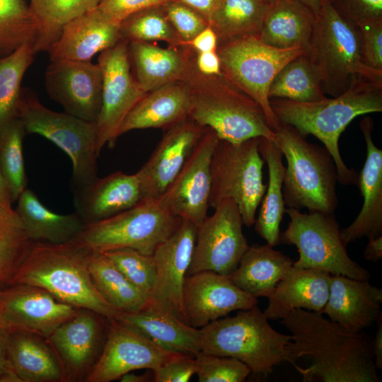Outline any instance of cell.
I'll return each instance as SVG.
<instances>
[{
  "label": "cell",
  "instance_id": "3957f363",
  "mask_svg": "<svg viewBox=\"0 0 382 382\" xmlns=\"http://www.w3.org/2000/svg\"><path fill=\"white\" fill-rule=\"evenodd\" d=\"M93 253L79 239L57 244L34 242L12 284L37 286L62 302L115 318L119 312L93 282L89 268Z\"/></svg>",
  "mask_w": 382,
  "mask_h": 382
},
{
  "label": "cell",
  "instance_id": "e7e4bbea",
  "mask_svg": "<svg viewBox=\"0 0 382 382\" xmlns=\"http://www.w3.org/2000/svg\"><path fill=\"white\" fill-rule=\"evenodd\" d=\"M1 291V290H0Z\"/></svg>",
  "mask_w": 382,
  "mask_h": 382
},
{
  "label": "cell",
  "instance_id": "ab89813d",
  "mask_svg": "<svg viewBox=\"0 0 382 382\" xmlns=\"http://www.w3.org/2000/svg\"><path fill=\"white\" fill-rule=\"evenodd\" d=\"M34 55L33 45L25 44L10 54L0 57V133L18 118L21 82Z\"/></svg>",
  "mask_w": 382,
  "mask_h": 382
},
{
  "label": "cell",
  "instance_id": "6f0895ef",
  "mask_svg": "<svg viewBox=\"0 0 382 382\" xmlns=\"http://www.w3.org/2000/svg\"><path fill=\"white\" fill-rule=\"evenodd\" d=\"M8 328L0 323V381L3 376L10 370L11 367L6 349V342Z\"/></svg>",
  "mask_w": 382,
  "mask_h": 382
},
{
  "label": "cell",
  "instance_id": "7a4b0ae2",
  "mask_svg": "<svg viewBox=\"0 0 382 382\" xmlns=\"http://www.w3.org/2000/svg\"><path fill=\"white\" fill-rule=\"evenodd\" d=\"M270 107L280 123L295 128L304 137L313 135L332 156L342 185H357L358 173L342 158L339 139L357 117L382 111V79L356 76L340 96L301 103L270 98Z\"/></svg>",
  "mask_w": 382,
  "mask_h": 382
},
{
  "label": "cell",
  "instance_id": "4316f807",
  "mask_svg": "<svg viewBox=\"0 0 382 382\" xmlns=\"http://www.w3.org/2000/svg\"><path fill=\"white\" fill-rule=\"evenodd\" d=\"M134 77L146 93L162 86L183 81L195 52L187 46L161 47L152 42H128Z\"/></svg>",
  "mask_w": 382,
  "mask_h": 382
},
{
  "label": "cell",
  "instance_id": "8fae6325",
  "mask_svg": "<svg viewBox=\"0 0 382 382\" xmlns=\"http://www.w3.org/2000/svg\"><path fill=\"white\" fill-rule=\"evenodd\" d=\"M216 52L221 75L260 105L270 127L275 132L281 123L270 107V87L278 72L304 50L276 48L257 35H250L219 43Z\"/></svg>",
  "mask_w": 382,
  "mask_h": 382
},
{
  "label": "cell",
  "instance_id": "277c9868",
  "mask_svg": "<svg viewBox=\"0 0 382 382\" xmlns=\"http://www.w3.org/2000/svg\"><path fill=\"white\" fill-rule=\"evenodd\" d=\"M182 82L190 95L188 117L212 129L219 139L231 143L255 137L274 140L275 132L260 105L221 74L199 72L195 57Z\"/></svg>",
  "mask_w": 382,
  "mask_h": 382
},
{
  "label": "cell",
  "instance_id": "9f6ffc18",
  "mask_svg": "<svg viewBox=\"0 0 382 382\" xmlns=\"http://www.w3.org/2000/svg\"><path fill=\"white\" fill-rule=\"evenodd\" d=\"M377 322V331L375 337L371 342V353L375 366L378 369H382V316L381 315Z\"/></svg>",
  "mask_w": 382,
  "mask_h": 382
},
{
  "label": "cell",
  "instance_id": "f1b7e54d",
  "mask_svg": "<svg viewBox=\"0 0 382 382\" xmlns=\"http://www.w3.org/2000/svg\"><path fill=\"white\" fill-rule=\"evenodd\" d=\"M8 328V361L22 382H64L60 361L47 338L27 330Z\"/></svg>",
  "mask_w": 382,
  "mask_h": 382
},
{
  "label": "cell",
  "instance_id": "11a10c76",
  "mask_svg": "<svg viewBox=\"0 0 382 382\" xmlns=\"http://www.w3.org/2000/svg\"><path fill=\"white\" fill-rule=\"evenodd\" d=\"M190 6L203 17L209 23V20L216 8L219 0H176Z\"/></svg>",
  "mask_w": 382,
  "mask_h": 382
},
{
  "label": "cell",
  "instance_id": "4fadbf2b",
  "mask_svg": "<svg viewBox=\"0 0 382 382\" xmlns=\"http://www.w3.org/2000/svg\"><path fill=\"white\" fill-rule=\"evenodd\" d=\"M98 64L102 72L101 107L96 121L100 156L106 144L115 145L124 120L145 93L134 77L125 40L101 52Z\"/></svg>",
  "mask_w": 382,
  "mask_h": 382
},
{
  "label": "cell",
  "instance_id": "db71d44e",
  "mask_svg": "<svg viewBox=\"0 0 382 382\" xmlns=\"http://www.w3.org/2000/svg\"><path fill=\"white\" fill-rule=\"evenodd\" d=\"M195 66L197 70L206 75H221L220 59L216 51L195 52Z\"/></svg>",
  "mask_w": 382,
  "mask_h": 382
},
{
  "label": "cell",
  "instance_id": "6125c7cd",
  "mask_svg": "<svg viewBox=\"0 0 382 382\" xmlns=\"http://www.w3.org/2000/svg\"><path fill=\"white\" fill-rule=\"evenodd\" d=\"M296 1H298L301 2V4H303V5H305L306 6H307L308 8H310L313 11V13L315 15L318 12L320 9V4H321V0H296Z\"/></svg>",
  "mask_w": 382,
  "mask_h": 382
},
{
  "label": "cell",
  "instance_id": "8d00e7d4",
  "mask_svg": "<svg viewBox=\"0 0 382 382\" xmlns=\"http://www.w3.org/2000/svg\"><path fill=\"white\" fill-rule=\"evenodd\" d=\"M270 5L265 0H219L209 20L218 44L257 35Z\"/></svg>",
  "mask_w": 382,
  "mask_h": 382
},
{
  "label": "cell",
  "instance_id": "2e32d148",
  "mask_svg": "<svg viewBox=\"0 0 382 382\" xmlns=\"http://www.w3.org/2000/svg\"><path fill=\"white\" fill-rule=\"evenodd\" d=\"M184 355L162 347L139 330L110 318L107 340L86 382H110L134 370L155 369Z\"/></svg>",
  "mask_w": 382,
  "mask_h": 382
},
{
  "label": "cell",
  "instance_id": "83f0119b",
  "mask_svg": "<svg viewBox=\"0 0 382 382\" xmlns=\"http://www.w3.org/2000/svg\"><path fill=\"white\" fill-rule=\"evenodd\" d=\"M331 274L292 266L267 297L264 314L268 320H281L295 309L322 311L329 296Z\"/></svg>",
  "mask_w": 382,
  "mask_h": 382
},
{
  "label": "cell",
  "instance_id": "44dd1931",
  "mask_svg": "<svg viewBox=\"0 0 382 382\" xmlns=\"http://www.w3.org/2000/svg\"><path fill=\"white\" fill-rule=\"evenodd\" d=\"M196 233L195 226L182 219L176 231L153 254L156 274L148 305L170 313L183 322V288L192 257Z\"/></svg>",
  "mask_w": 382,
  "mask_h": 382
},
{
  "label": "cell",
  "instance_id": "5b68a950",
  "mask_svg": "<svg viewBox=\"0 0 382 382\" xmlns=\"http://www.w3.org/2000/svg\"><path fill=\"white\" fill-rule=\"evenodd\" d=\"M273 141L286 161L283 196L288 208L334 214L338 204L335 161L325 148L308 142L293 127L282 124Z\"/></svg>",
  "mask_w": 382,
  "mask_h": 382
},
{
  "label": "cell",
  "instance_id": "91938a15",
  "mask_svg": "<svg viewBox=\"0 0 382 382\" xmlns=\"http://www.w3.org/2000/svg\"><path fill=\"white\" fill-rule=\"evenodd\" d=\"M121 382H149L153 381L151 380V374L149 372H146L143 374H136L134 373L128 372L120 378Z\"/></svg>",
  "mask_w": 382,
  "mask_h": 382
},
{
  "label": "cell",
  "instance_id": "5bb4252c",
  "mask_svg": "<svg viewBox=\"0 0 382 382\" xmlns=\"http://www.w3.org/2000/svg\"><path fill=\"white\" fill-rule=\"evenodd\" d=\"M214 212L197 228L195 245L187 275L212 271L229 276L250 245L243 233L238 206L232 199L221 200Z\"/></svg>",
  "mask_w": 382,
  "mask_h": 382
},
{
  "label": "cell",
  "instance_id": "7c38bea8",
  "mask_svg": "<svg viewBox=\"0 0 382 382\" xmlns=\"http://www.w3.org/2000/svg\"><path fill=\"white\" fill-rule=\"evenodd\" d=\"M286 213L290 221L280 233V242L297 248L294 266L369 281V272L349 256L334 214L302 213L293 208Z\"/></svg>",
  "mask_w": 382,
  "mask_h": 382
},
{
  "label": "cell",
  "instance_id": "bcb514c9",
  "mask_svg": "<svg viewBox=\"0 0 382 382\" xmlns=\"http://www.w3.org/2000/svg\"><path fill=\"white\" fill-rule=\"evenodd\" d=\"M195 359L199 382H243L251 373L245 363L233 357L199 352Z\"/></svg>",
  "mask_w": 382,
  "mask_h": 382
},
{
  "label": "cell",
  "instance_id": "9a60e30c",
  "mask_svg": "<svg viewBox=\"0 0 382 382\" xmlns=\"http://www.w3.org/2000/svg\"><path fill=\"white\" fill-rule=\"evenodd\" d=\"M110 319L81 308L47 338L62 364L64 382H86L103 352Z\"/></svg>",
  "mask_w": 382,
  "mask_h": 382
},
{
  "label": "cell",
  "instance_id": "7402d4cb",
  "mask_svg": "<svg viewBox=\"0 0 382 382\" xmlns=\"http://www.w3.org/2000/svg\"><path fill=\"white\" fill-rule=\"evenodd\" d=\"M206 127L189 117L166 129L145 163L137 172L145 197H160L177 176Z\"/></svg>",
  "mask_w": 382,
  "mask_h": 382
},
{
  "label": "cell",
  "instance_id": "d4e9b609",
  "mask_svg": "<svg viewBox=\"0 0 382 382\" xmlns=\"http://www.w3.org/2000/svg\"><path fill=\"white\" fill-rule=\"evenodd\" d=\"M121 40L120 24L95 8L67 22L47 52L50 62L91 61L93 55Z\"/></svg>",
  "mask_w": 382,
  "mask_h": 382
},
{
  "label": "cell",
  "instance_id": "8992f818",
  "mask_svg": "<svg viewBox=\"0 0 382 382\" xmlns=\"http://www.w3.org/2000/svg\"><path fill=\"white\" fill-rule=\"evenodd\" d=\"M200 333L201 352L236 358L255 375L267 377L287 361L291 335L274 330L257 306L214 320Z\"/></svg>",
  "mask_w": 382,
  "mask_h": 382
},
{
  "label": "cell",
  "instance_id": "ee69618b",
  "mask_svg": "<svg viewBox=\"0 0 382 382\" xmlns=\"http://www.w3.org/2000/svg\"><path fill=\"white\" fill-rule=\"evenodd\" d=\"M37 33V23L25 0H0V57L25 44L33 46Z\"/></svg>",
  "mask_w": 382,
  "mask_h": 382
},
{
  "label": "cell",
  "instance_id": "52a82bcc",
  "mask_svg": "<svg viewBox=\"0 0 382 382\" xmlns=\"http://www.w3.org/2000/svg\"><path fill=\"white\" fill-rule=\"evenodd\" d=\"M305 54L323 91L332 97L346 91L357 76L382 79V71L362 62L357 26L341 15L330 0H321Z\"/></svg>",
  "mask_w": 382,
  "mask_h": 382
},
{
  "label": "cell",
  "instance_id": "d6a6232c",
  "mask_svg": "<svg viewBox=\"0 0 382 382\" xmlns=\"http://www.w3.org/2000/svg\"><path fill=\"white\" fill-rule=\"evenodd\" d=\"M293 264L291 257L267 244L252 245L228 277L245 293L267 298Z\"/></svg>",
  "mask_w": 382,
  "mask_h": 382
},
{
  "label": "cell",
  "instance_id": "ba28073f",
  "mask_svg": "<svg viewBox=\"0 0 382 382\" xmlns=\"http://www.w3.org/2000/svg\"><path fill=\"white\" fill-rule=\"evenodd\" d=\"M18 118L26 134H37L50 140L67 154L73 166L72 192L98 178L96 122L66 112L45 107L30 90L23 88Z\"/></svg>",
  "mask_w": 382,
  "mask_h": 382
},
{
  "label": "cell",
  "instance_id": "7bdbcfd3",
  "mask_svg": "<svg viewBox=\"0 0 382 382\" xmlns=\"http://www.w3.org/2000/svg\"><path fill=\"white\" fill-rule=\"evenodd\" d=\"M120 24L122 38L127 42L163 41L171 47H183L166 14L163 4L137 11Z\"/></svg>",
  "mask_w": 382,
  "mask_h": 382
},
{
  "label": "cell",
  "instance_id": "cb8c5ba5",
  "mask_svg": "<svg viewBox=\"0 0 382 382\" xmlns=\"http://www.w3.org/2000/svg\"><path fill=\"white\" fill-rule=\"evenodd\" d=\"M73 193L75 212L86 225L120 214L146 198L138 174L121 171L98 177Z\"/></svg>",
  "mask_w": 382,
  "mask_h": 382
},
{
  "label": "cell",
  "instance_id": "816d5d0a",
  "mask_svg": "<svg viewBox=\"0 0 382 382\" xmlns=\"http://www.w3.org/2000/svg\"><path fill=\"white\" fill-rule=\"evenodd\" d=\"M168 0H100L97 8L111 20L120 22L132 13Z\"/></svg>",
  "mask_w": 382,
  "mask_h": 382
},
{
  "label": "cell",
  "instance_id": "e0dca14e",
  "mask_svg": "<svg viewBox=\"0 0 382 382\" xmlns=\"http://www.w3.org/2000/svg\"><path fill=\"white\" fill-rule=\"evenodd\" d=\"M218 139L212 129L205 128L177 176L158 197L173 214L196 228L203 222L209 208L210 163Z\"/></svg>",
  "mask_w": 382,
  "mask_h": 382
},
{
  "label": "cell",
  "instance_id": "680465c9",
  "mask_svg": "<svg viewBox=\"0 0 382 382\" xmlns=\"http://www.w3.org/2000/svg\"><path fill=\"white\" fill-rule=\"evenodd\" d=\"M364 257L367 261L378 262L382 258V236L369 239L364 251Z\"/></svg>",
  "mask_w": 382,
  "mask_h": 382
},
{
  "label": "cell",
  "instance_id": "b9f144b4",
  "mask_svg": "<svg viewBox=\"0 0 382 382\" xmlns=\"http://www.w3.org/2000/svg\"><path fill=\"white\" fill-rule=\"evenodd\" d=\"M26 132L17 118L0 133V170L13 203L27 188V176L23 156V141Z\"/></svg>",
  "mask_w": 382,
  "mask_h": 382
},
{
  "label": "cell",
  "instance_id": "681fc988",
  "mask_svg": "<svg viewBox=\"0 0 382 382\" xmlns=\"http://www.w3.org/2000/svg\"><path fill=\"white\" fill-rule=\"evenodd\" d=\"M345 18L355 25L382 19V0H330Z\"/></svg>",
  "mask_w": 382,
  "mask_h": 382
},
{
  "label": "cell",
  "instance_id": "94428289",
  "mask_svg": "<svg viewBox=\"0 0 382 382\" xmlns=\"http://www.w3.org/2000/svg\"><path fill=\"white\" fill-rule=\"evenodd\" d=\"M12 199L6 188L0 170V204L6 208L12 209Z\"/></svg>",
  "mask_w": 382,
  "mask_h": 382
},
{
  "label": "cell",
  "instance_id": "f35d334b",
  "mask_svg": "<svg viewBox=\"0 0 382 382\" xmlns=\"http://www.w3.org/2000/svg\"><path fill=\"white\" fill-rule=\"evenodd\" d=\"M269 98L308 103L326 98L316 70L305 52L287 63L276 75Z\"/></svg>",
  "mask_w": 382,
  "mask_h": 382
},
{
  "label": "cell",
  "instance_id": "603a6c76",
  "mask_svg": "<svg viewBox=\"0 0 382 382\" xmlns=\"http://www.w3.org/2000/svg\"><path fill=\"white\" fill-rule=\"evenodd\" d=\"M374 126L370 117H365L359 123L366 142V156L358 173L357 186L364 201L356 219L341 230L346 245L361 238L371 239L382 236V150L373 140Z\"/></svg>",
  "mask_w": 382,
  "mask_h": 382
},
{
  "label": "cell",
  "instance_id": "ffe728a7",
  "mask_svg": "<svg viewBox=\"0 0 382 382\" xmlns=\"http://www.w3.org/2000/svg\"><path fill=\"white\" fill-rule=\"evenodd\" d=\"M50 97L65 112L96 122L101 107L102 72L91 61H52L45 74Z\"/></svg>",
  "mask_w": 382,
  "mask_h": 382
},
{
  "label": "cell",
  "instance_id": "f6af8a7d",
  "mask_svg": "<svg viewBox=\"0 0 382 382\" xmlns=\"http://www.w3.org/2000/svg\"><path fill=\"white\" fill-rule=\"evenodd\" d=\"M104 253L149 300L156 274L153 255H145L132 248L115 249Z\"/></svg>",
  "mask_w": 382,
  "mask_h": 382
},
{
  "label": "cell",
  "instance_id": "e575fe53",
  "mask_svg": "<svg viewBox=\"0 0 382 382\" xmlns=\"http://www.w3.org/2000/svg\"><path fill=\"white\" fill-rule=\"evenodd\" d=\"M259 151L267 163L269 178L255 230L267 245L274 247L280 243V224L286 213L282 191L285 166L282 151L273 141L260 137Z\"/></svg>",
  "mask_w": 382,
  "mask_h": 382
},
{
  "label": "cell",
  "instance_id": "ac0fdd59",
  "mask_svg": "<svg viewBox=\"0 0 382 382\" xmlns=\"http://www.w3.org/2000/svg\"><path fill=\"white\" fill-rule=\"evenodd\" d=\"M79 308L32 284H14L0 291V323L47 339Z\"/></svg>",
  "mask_w": 382,
  "mask_h": 382
},
{
  "label": "cell",
  "instance_id": "60d3db41",
  "mask_svg": "<svg viewBox=\"0 0 382 382\" xmlns=\"http://www.w3.org/2000/svg\"><path fill=\"white\" fill-rule=\"evenodd\" d=\"M32 243L15 209L0 204V290L12 284Z\"/></svg>",
  "mask_w": 382,
  "mask_h": 382
},
{
  "label": "cell",
  "instance_id": "1f68e13d",
  "mask_svg": "<svg viewBox=\"0 0 382 382\" xmlns=\"http://www.w3.org/2000/svg\"><path fill=\"white\" fill-rule=\"evenodd\" d=\"M16 212L33 242L64 243L79 238L86 224L76 212L59 214L51 211L35 192L26 188L18 197Z\"/></svg>",
  "mask_w": 382,
  "mask_h": 382
},
{
  "label": "cell",
  "instance_id": "4dcf8cb0",
  "mask_svg": "<svg viewBox=\"0 0 382 382\" xmlns=\"http://www.w3.org/2000/svg\"><path fill=\"white\" fill-rule=\"evenodd\" d=\"M141 332L166 349L195 357L201 352L200 328L170 313L147 305L137 312H120L115 318Z\"/></svg>",
  "mask_w": 382,
  "mask_h": 382
},
{
  "label": "cell",
  "instance_id": "f546056e",
  "mask_svg": "<svg viewBox=\"0 0 382 382\" xmlns=\"http://www.w3.org/2000/svg\"><path fill=\"white\" fill-rule=\"evenodd\" d=\"M190 95L182 82L168 83L146 93L129 112L120 136L134 129L164 130L188 118Z\"/></svg>",
  "mask_w": 382,
  "mask_h": 382
},
{
  "label": "cell",
  "instance_id": "f907efd6",
  "mask_svg": "<svg viewBox=\"0 0 382 382\" xmlns=\"http://www.w3.org/2000/svg\"><path fill=\"white\" fill-rule=\"evenodd\" d=\"M155 382H187L197 372L195 357L180 355L153 369Z\"/></svg>",
  "mask_w": 382,
  "mask_h": 382
},
{
  "label": "cell",
  "instance_id": "836d02e7",
  "mask_svg": "<svg viewBox=\"0 0 382 382\" xmlns=\"http://www.w3.org/2000/svg\"><path fill=\"white\" fill-rule=\"evenodd\" d=\"M315 16L298 1L277 0L270 5L257 36L276 48L300 47L306 51Z\"/></svg>",
  "mask_w": 382,
  "mask_h": 382
},
{
  "label": "cell",
  "instance_id": "30bf717a",
  "mask_svg": "<svg viewBox=\"0 0 382 382\" xmlns=\"http://www.w3.org/2000/svg\"><path fill=\"white\" fill-rule=\"evenodd\" d=\"M260 137L231 143L218 139L210 163L209 206L214 208L224 199L238 206L243 225H254L257 209L266 190L260 151Z\"/></svg>",
  "mask_w": 382,
  "mask_h": 382
},
{
  "label": "cell",
  "instance_id": "7dc6e473",
  "mask_svg": "<svg viewBox=\"0 0 382 382\" xmlns=\"http://www.w3.org/2000/svg\"><path fill=\"white\" fill-rule=\"evenodd\" d=\"M166 14L183 46H186L199 32L209 25L198 12L176 0L163 4Z\"/></svg>",
  "mask_w": 382,
  "mask_h": 382
},
{
  "label": "cell",
  "instance_id": "9c48e42d",
  "mask_svg": "<svg viewBox=\"0 0 382 382\" xmlns=\"http://www.w3.org/2000/svg\"><path fill=\"white\" fill-rule=\"evenodd\" d=\"M181 221L158 197H146L120 214L86 224L78 239L93 252L132 248L152 255Z\"/></svg>",
  "mask_w": 382,
  "mask_h": 382
},
{
  "label": "cell",
  "instance_id": "d590c367",
  "mask_svg": "<svg viewBox=\"0 0 382 382\" xmlns=\"http://www.w3.org/2000/svg\"><path fill=\"white\" fill-rule=\"evenodd\" d=\"M89 268L98 291L119 313L137 312L149 304V297L132 284L104 253H92Z\"/></svg>",
  "mask_w": 382,
  "mask_h": 382
},
{
  "label": "cell",
  "instance_id": "6da1fadb",
  "mask_svg": "<svg viewBox=\"0 0 382 382\" xmlns=\"http://www.w3.org/2000/svg\"><path fill=\"white\" fill-rule=\"evenodd\" d=\"M291 333L287 361L303 381L380 382L370 336L347 330L323 313L295 309L280 320Z\"/></svg>",
  "mask_w": 382,
  "mask_h": 382
},
{
  "label": "cell",
  "instance_id": "d6986e66",
  "mask_svg": "<svg viewBox=\"0 0 382 382\" xmlns=\"http://www.w3.org/2000/svg\"><path fill=\"white\" fill-rule=\"evenodd\" d=\"M257 299L236 286L228 276L212 271L186 275L183 288L185 322L201 328L234 311L249 309Z\"/></svg>",
  "mask_w": 382,
  "mask_h": 382
},
{
  "label": "cell",
  "instance_id": "f5cc1de1",
  "mask_svg": "<svg viewBox=\"0 0 382 382\" xmlns=\"http://www.w3.org/2000/svg\"><path fill=\"white\" fill-rule=\"evenodd\" d=\"M186 46L196 53L216 51L218 37L213 28L209 25L190 41Z\"/></svg>",
  "mask_w": 382,
  "mask_h": 382
},
{
  "label": "cell",
  "instance_id": "74e56055",
  "mask_svg": "<svg viewBox=\"0 0 382 382\" xmlns=\"http://www.w3.org/2000/svg\"><path fill=\"white\" fill-rule=\"evenodd\" d=\"M100 0H30L29 7L37 33L35 54L47 52L58 40L63 26L71 19L97 7Z\"/></svg>",
  "mask_w": 382,
  "mask_h": 382
},
{
  "label": "cell",
  "instance_id": "be15d7a7",
  "mask_svg": "<svg viewBox=\"0 0 382 382\" xmlns=\"http://www.w3.org/2000/svg\"><path fill=\"white\" fill-rule=\"evenodd\" d=\"M266 2H267L269 4H272L277 1V0H265Z\"/></svg>",
  "mask_w": 382,
  "mask_h": 382
},
{
  "label": "cell",
  "instance_id": "484cf974",
  "mask_svg": "<svg viewBox=\"0 0 382 382\" xmlns=\"http://www.w3.org/2000/svg\"><path fill=\"white\" fill-rule=\"evenodd\" d=\"M382 289L368 280L331 274L329 296L322 311L347 330L357 332L381 315Z\"/></svg>",
  "mask_w": 382,
  "mask_h": 382
},
{
  "label": "cell",
  "instance_id": "c3c4849f",
  "mask_svg": "<svg viewBox=\"0 0 382 382\" xmlns=\"http://www.w3.org/2000/svg\"><path fill=\"white\" fill-rule=\"evenodd\" d=\"M356 25L363 63L371 69L382 71V19L364 21Z\"/></svg>",
  "mask_w": 382,
  "mask_h": 382
}]
</instances>
